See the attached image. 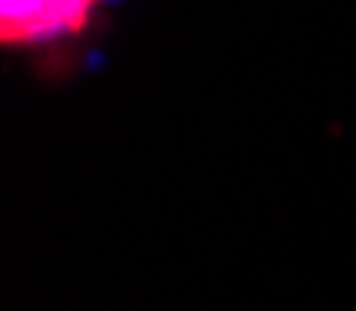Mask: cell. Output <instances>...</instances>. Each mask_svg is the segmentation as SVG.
I'll use <instances>...</instances> for the list:
<instances>
[{
    "label": "cell",
    "mask_w": 356,
    "mask_h": 311,
    "mask_svg": "<svg viewBox=\"0 0 356 311\" xmlns=\"http://www.w3.org/2000/svg\"><path fill=\"white\" fill-rule=\"evenodd\" d=\"M124 0H0V53L34 79L64 86L86 75L117 26Z\"/></svg>",
    "instance_id": "1"
}]
</instances>
